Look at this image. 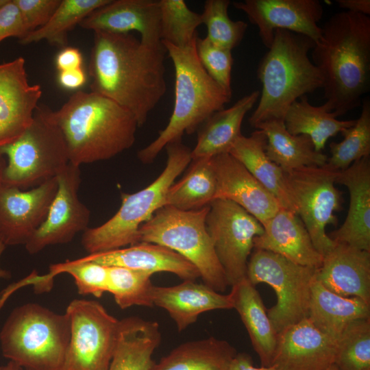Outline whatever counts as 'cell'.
I'll return each mask as SVG.
<instances>
[{
	"mask_svg": "<svg viewBox=\"0 0 370 370\" xmlns=\"http://www.w3.org/2000/svg\"><path fill=\"white\" fill-rule=\"evenodd\" d=\"M166 52L162 44L151 46L130 34L94 32L91 92L129 110L142 126L166 90Z\"/></svg>",
	"mask_w": 370,
	"mask_h": 370,
	"instance_id": "cell-1",
	"label": "cell"
},
{
	"mask_svg": "<svg viewBox=\"0 0 370 370\" xmlns=\"http://www.w3.org/2000/svg\"><path fill=\"white\" fill-rule=\"evenodd\" d=\"M311 52L323 77L325 110L338 117L360 106L369 88L370 17L348 11L333 14Z\"/></svg>",
	"mask_w": 370,
	"mask_h": 370,
	"instance_id": "cell-2",
	"label": "cell"
},
{
	"mask_svg": "<svg viewBox=\"0 0 370 370\" xmlns=\"http://www.w3.org/2000/svg\"><path fill=\"white\" fill-rule=\"evenodd\" d=\"M51 115L77 166L110 159L130 149L138 127L135 116L97 93L77 91Z\"/></svg>",
	"mask_w": 370,
	"mask_h": 370,
	"instance_id": "cell-3",
	"label": "cell"
},
{
	"mask_svg": "<svg viewBox=\"0 0 370 370\" xmlns=\"http://www.w3.org/2000/svg\"><path fill=\"white\" fill-rule=\"evenodd\" d=\"M314 44L306 36L275 30L273 42L258 66L262 92L249 119L251 126L255 128L269 120L283 121L293 103L322 88L321 73L309 58Z\"/></svg>",
	"mask_w": 370,
	"mask_h": 370,
	"instance_id": "cell-4",
	"label": "cell"
},
{
	"mask_svg": "<svg viewBox=\"0 0 370 370\" xmlns=\"http://www.w3.org/2000/svg\"><path fill=\"white\" fill-rule=\"evenodd\" d=\"M162 44L175 71L174 106L164 129L138 152V159L144 164L153 162L164 147L181 140L184 133L196 132L209 116L223 109L231 99L201 64L195 43L185 47H177L166 42Z\"/></svg>",
	"mask_w": 370,
	"mask_h": 370,
	"instance_id": "cell-5",
	"label": "cell"
},
{
	"mask_svg": "<svg viewBox=\"0 0 370 370\" xmlns=\"http://www.w3.org/2000/svg\"><path fill=\"white\" fill-rule=\"evenodd\" d=\"M71 335L70 320L36 303L16 307L0 332L3 356L25 370H61Z\"/></svg>",
	"mask_w": 370,
	"mask_h": 370,
	"instance_id": "cell-6",
	"label": "cell"
},
{
	"mask_svg": "<svg viewBox=\"0 0 370 370\" xmlns=\"http://www.w3.org/2000/svg\"><path fill=\"white\" fill-rule=\"evenodd\" d=\"M164 171L146 188L131 194L122 193L116 213L103 224L86 230L82 245L88 254L126 247L139 243V229L165 204L170 186L191 162V150L181 140L166 147Z\"/></svg>",
	"mask_w": 370,
	"mask_h": 370,
	"instance_id": "cell-7",
	"label": "cell"
},
{
	"mask_svg": "<svg viewBox=\"0 0 370 370\" xmlns=\"http://www.w3.org/2000/svg\"><path fill=\"white\" fill-rule=\"evenodd\" d=\"M209 206L182 210L169 206L158 209L139 229V243H150L179 254L198 270L206 286L224 292L229 286L206 227Z\"/></svg>",
	"mask_w": 370,
	"mask_h": 370,
	"instance_id": "cell-8",
	"label": "cell"
},
{
	"mask_svg": "<svg viewBox=\"0 0 370 370\" xmlns=\"http://www.w3.org/2000/svg\"><path fill=\"white\" fill-rule=\"evenodd\" d=\"M7 158L3 184L20 189L56 177L70 162L64 136L47 108H36L26 130L0 148Z\"/></svg>",
	"mask_w": 370,
	"mask_h": 370,
	"instance_id": "cell-9",
	"label": "cell"
},
{
	"mask_svg": "<svg viewBox=\"0 0 370 370\" xmlns=\"http://www.w3.org/2000/svg\"><path fill=\"white\" fill-rule=\"evenodd\" d=\"M316 270L269 251L253 249L247 262V279L254 286L264 283L274 290L277 303L267 310L278 334L308 317Z\"/></svg>",
	"mask_w": 370,
	"mask_h": 370,
	"instance_id": "cell-10",
	"label": "cell"
},
{
	"mask_svg": "<svg viewBox=\"0 0 370 370\" xmlns=\"http://www.w3.org/2000/svg\"><path fill=\"white\" fill-rule=\"evenodd\" d=\"M65 312L70 320L71 335L61 370H108L120 320L94 300L75 299Z\"/></svg>",
	"mask_w": 370,
	"mask_h": 370,
	"instance_id": "cell-11",
	"label": "cell"
},
{
	"mask_svg": "<svg viewBox=\"0 0 370 370\" xmlns=\"http://www.w3.org/2000/svg\"><path fill=\"white\" fill-rule=\"evenodd\" d=\"M335 171L308 166L284 173L286 185L295 208L317 251L323 256L335 243L325 232L336 225L334 212L341 209L342 193L335 186Z\"/></svg>",
	"mask_w": 370,
	"mask_h": 370,
	"instance_id": "cell-12",
	"label": "cell"
},
{
	"mask_svg": "<svg viewBox=\"0 0 370 370\" xmlns=\"http://www.w3.org/2000/svg\"><path fill=\"white\" fill-rule=\"evenodd\" d=\"M206 227L229 286L246 278L254 239L263 232L260 222L236 204L215 199L209 205Z\"/></svg>",
	"mask_w": 370,
	"mask_h": 370,
	"instance_id": "cell-13",
	"label": "cell"
},
{
	"mask_svg": "<svg viewBox=\"0 0 370 370\" xmlns=\"http://www.w3.org/2000/svg\"><path fill=\"white\" fill-rule=\"evenodd\" d=\"M58 189L47 215L25 245L30 254L49 245L64 244L88 229L90 212L79 200V166L69 164L56 176Z\"/></svg>",
	"mask_w": 370,
	"mask_h": 370,
	"instance_id": "cell-14",
	"label": "cell"
},
{
	"mask_svg": "<svg viewBox=\"0 0 370 370\" xmlns=\"http://www.w3.org/2000/svg\"><path fill=\"white\" fill-rule=\"evenodd\" d=\"M233 5L258 28L261 41L268 49L277 29L304 35L314 42L321 35L318 23L323 8L319 0H245Z\"/></svg>",
	"mask_w": 370,
	"mask_h": 370,
	"instance_id": "cell-15",
	"label": "cell"
},
{
	"mask_svg": "<svg viewBox=\"0 0 370 370\" xmlns=\"http://www.w3.org/2000/svg\"><path fill=\"white\" fill-rule=\"evenodd\" d=\"M58 189L56 177L25 190L0 187V240L7 245H24L45 221Z\"/></svg>",
	"mask_w": 370,
	"mask_h": 370,
	"instance_id": "cell-16",
	"label": "cell"
},
{
	"mask_svg": "<svg viewBox=\"0 0 370 370\" xmlns=\"http://www.w3.org/2000/svg\"><path fill=\"white\" fill-rule=\"evenodd\" d=\"M41 95L40 86L27 80L23 58L0 64V148L29 126Z\"/></svg>",
	"mask_w": 370,
	"mask_h": 370,
	"instance_id": "cell-17",
	"label": "cell"
},
{
	"mask_svg": "<svg viewBox=\"0 0 370 370\" xmlns=\"http://www.w3.org/2000/svg\"><path fill=\"white\" fill-rule=\"evenodd\" d=\"M337 345L308 317L278 334L271 366L279 370H325L334 363Z\"/></svg>",
	"mask_w": 370,
	"mask_h": 370,
	"instance_id": "cell-18",
	"label": "cell"
},
{
	"mask_svg": "<svg viewBox=\"0 0 370 370\" xmlns=\"http://www.w3.org/2000/svg\"><path fill=\"white\" fill-rule=\"evenodd\" d=\"M79 25L93 32L116 34L137 32L142 42L162 45L160 10L156 0H110L84 18Z\"/></svg>",
	"mask_w": 370,
	"mask_h": 370,
	"instance_id": "cell-19",
	"label": "cell"
},
{
	"mask_svg": "<svg viewBox=\"0 0 370 370\" xmlns=\"http://www.w3.org/2000/svg\"><path fill=\"white\" fill-rule=\"evenodd\" d=\"M212 162L217 178L215 199L236 204L262 225L281 208L276 198L230 153L214 156Z\"/></svg>",
	"mask_w": 370,
	"mask_h": 370,
	"instance_id": "cell-20",
	"label": "cell"
},
{
	"mask_svg": "<svg viewBox=\"0 0 370 370\" xmlns=\"http://www.w3.org/2000/svg\"><path fill=\"white\" fill-rule=\"evenodd\" d=\"M336 183L347 187L349 205L341 226L328 236L336 243L370 251V158L336 172Z\"/></svg>",
	"mask_w": 370,
	"mask_h": 370,
	"instance_id": "cell-21",
	"label": "cell"
},
{
	"mask_svg": "<svg viewBox=\"0 0 370 370\" xmlns=\"http://www.w3.org/2000/svg\"><path fill=\"white\" fill-rule=\"evenodd\" d=\"M314 277L337 295L358 297L370 304V251L335 243Z\"/></svg>",
	"mask_w": 370,
	"mask_h": 370,
	"instance_id": "cell-22",
	"label": "cell"
},
{
	"mask_svg": "<svg viewBox=\"0 0 370 370\" xmlns=\"http://www.w3.org/2000/svg\"><path fill=\"white\" fill-rule=\"evenodd\" d=\"M262 226V234L254 239V249L275 253L303 266L320 267L323 256L295 211L280 208Z\"/></svg>",
	"mask_w": 370,
	"mask_h": 370,
	"instance_id": "cell-23",
	"label": "cell"
},
{
	"mask_svg": "<svg viewBox=\"0 0 370 370\" xmlns=\"http://www.w3.org/2000/svg\"><path fill=\"white\" fill-rule=\"evenodd\" d=\"M153 306L164 309L179 332L197 321L199 314L214 310L233 308L230 293L221 294L204 284L184 280L171 286H154Z\"/></svg>",
	"mask_w": 370,
	"mask_h": 370,
	"instance_id": "cell-24",
	"label": "cell"
},
{
	"mask_svg": "<svg viewBox=\"0 0 370 370\" xmlns=\"http://www.w3.org/2000/svg\"><path fill=\"white\" fill-rule=\"evenodd\" d=\"M82 258L106 266L140 270L151 275L157 272H169L183 281H195L200 278L197 268L186 258L167 247L154 243L140 242Z\"/></svg>",
	"mask_w": 370,
	"mask_h": 370,
	"instance_id": "cell-25",
	"label": "cell"
},
{
	"mask_svg": "<svg viewBox=\"0 0 370 370\" xmlns=\"http://www.w3.org/2000/svg\"><path fill=\"white\" fill-rule=\"evenodd\" d=\"M161 341L159 323L136 316L119 321L117 340L108 370H151Z\"/></svg>",
	"mask_w": 370,
	"mask_h": 370,
	"instance_id": "cell-26",
	"label": "cell"
},
{
	"mask_svg": "<svg viewBox=\"0 0 370 370\" xmlns=\"http://www.w3.org/2000/svg\"><path fill=\"white\" fill-rule=\"evenodd\" d=\"M260 95V91L255 90L231 107L209 116L198 129L197 143L191 150L192 159L212 158L229 153L242 135L241 125L245 114L256 104Z\"/></svg>",
	"mask_w": 370,
	"mask_h": 370,
	"instance_id": "cell-27",
	"label": "cell"
},
{
	"mask_svg": "<svg viewBox=\"0 0 370 370\" xmlns=\"http://www.w3.org/2000/svg\"><path fill=\"white\" fill-rule=\"evenodd\" d=\"M233 308L236 309L259 356L261 367L271 366L278 334L267 314L260 293L246 278L232 286Z\"/></svg>",
	"mask_w": 370,
	"mask_h": 370,
	"instance_id": "cell-28",
	"label": "cell"
},
{
	"mask_svg": "<svg viewBox=\"0 0 370 370\" xmlns=\"http://www.w3.org/2000/svg\"><path fill=\"white\" fill-rule=\"evenodd\" d=\"M308 318L319 330L338 343L352 322L370 318V304L358 297L337 295L314 277L311 284Z\"/></svg>",
	"mask_w": 370,
	"mask_h": 370,
	"instance_id": "cell-29",
	"label": "cell"
},
{
	"mask_svg": "<svg viewBox=\"0 0 370 370\" xmlns=\"http://www.w3.org/2000/svg\"><path fill=\"white\" fill-rule=\"evenodd\" d=\"M266 136L265 152L269 158L284 173L308 166H323L328 156L317 151L311 138L306 135H293L282 120H269L255 127Z\"/></svg>",
	"mask_w": 370,
	"mask_h": 370,
	"instance_id": "cell-30",
	"label": "cell"
},
{
	"mask_svg": "<svg viewBox=\"0 0 370 370\" xmlns=\"http://www.w3.org/2000/svg\"><path fill=\"white\" fill-rule=\"evenodd\" d=\"M266 143L263 132L256 130L249 136L242 134L236 140L229 153L242 163L276 198L281 208L295 212L286 185L284 172L266 154Z\"/></svg>",
	"mask_w": 370,
	"mask_h": 370,
	"instance_id": "cell-31",
	"label": "cell"
},
{
	"mask_svg": "<svg viewBox=\"0 0 370 370\" xmlns=\"http://www.w3.org/2000/svg\"><path fill=\"white\" fill-rule=\"evenodd\" d=\"M237 353L227 341L210 336L180 344L151 370H228Z\"/></svg>",
	"mask_w": 370,
	"mask_h": 370,
	"instance_id": "cell-32",
	"label": "cell"
},
{
	"mask_svg": "<svg viewBox=\"0 0 370 370\" xmlns=\"http://www.w3.org/2000/svg\"><path fill=\"white\" fill-rule=\"evenodd\" d=\"M333 112H328L323 105L310 103L307 95L302 96L287 110L283 121L293 135L309 136L317 151H322L327 140L352 126L356 120H339Z\"/></svg>",
	"mask_w": 370,
	"mask_h": 370,
	"instance_id": "cell-33",
	"label": "cell"
},
{
	"mask_svg": "<svg viewBox=\"0 0 370 370\" xmlns=\"http://www.w3.org/2000/svg\"><path fill=\"white\" fill-rule=\"evenodd\" d=\"M184 175L169 188L164 206L199 210L215 199L217 178L212 158L192 159Z\"/></svg>",
	"mask_w": 370,
	"mask_h": 370,
	"instance_id": "cell-34",
	"label": "cell"
},
{
	"mask_svg": "<svg viewBox=\"0 0 370 370\" xmlns=\"http://www.w3.org/2000/svg\"><path fill=\"white\" fill-rule=\"evenodd\" d=\"M110 0H60L58 8L40 28L27 33L19 42L23 45L47 40L51 45L65 47L68 32L84 18Z\"/></svg>",
	"mask_w": 370,
	"mask_h": 370,
	"instance_id": "cell-35",
	"label": "cell"
},
{
	"mask_svg": "<svg viewBox=\"0 0 370 370\" xmlns=\"http://www.w3.org/2000/svg\"><path fill=\"white\" fill-rule=\"evenodd\" d=\"M362 110L354 124L341 132L343 139L330 144V157L325 166L335 171L347 169L354 162L370 155V101H362Z\"/></svg>",
	"mask_w": 370,
	"mask_h": 370,
	"instance_id": "cell-36",
	"label": "cell"
},
{
	"mask_svg": "<svg viewBox=\"0 0 370 370\" xmlns=\"http://www.w3.org/2000/svg\"><path fill=\"white\" fill-rule=\"evenodd\" d=\"M108 267V292L113 295L120 308L154 306L152 300L154 285L151 281V273L123 267Z\"/></svg>",
	"mask_w": 370,
	"mask_h": 370,
	"instance_id": "cell-37",
	"label": "cell"
},
{
	"mask_svg": "<svg viewBox=\"0 0 370 370\" xmlns=\"http://www.w3.org/2000/svg\"><path fill=\"white\" fill-rule=\"evenodd\" d=\"M160 10V36L177 47L195 43L201 14L191 10L183 0H158Z\"/></svg>",
	"mask_w": 370,
	"mask_h": 370,
	"instance_id": "cell-38",
	"label": "cell"
},
{
	"mask_svg": "<svg viewBox=\"0 0 370 370\" xmlns=\"http://www.w3.org/2000/svg\"><path fill=\"white\" fill-rule=\"evenodd\" d=\"M338 370H370V318L352 322L338 341Z\"/></svg>",
	"mask_w": 370,
	"mask_h": 370,
	"instance_id": "cell-39",
	"label": "cell"
},
{
	"mask_svg": "<svg viewBox=\"0 0 370 370\" xmlns=\"http://www.w3.org/2000/svg\"><path fill=\"white\" fill-rule=\"evenodd\" d=\"M230 3L229 0H207L201 16L207 29L206 38L214 45L232 51L242 41L247 24L229 17Z\"/></svg>",
	"mask_w": 370,
	"mask_h": 370,
	"instance_id": "cell-40",
	"label": "cell"
},
{
	"mask_svg": "<svg viewBox=\"0 0 370 370\" xmlns=\"http://www.w3.org/2000/svg\"><path fill=\"white\" fill-rule=\"evenodd\" d=\"M60 273H68L73 277L77 292L82 295H92L99 298L108 292V266L80 258L51 264L46 275L53 280Z\"/></svg>",
	"mask_w": 370,
	"mask_h": 370,
	"instance_id": "cell-41",
	"label": "cell"
},
{
	"mask_svg": "<svg viewBox=\"0 0 370 370\" xmlns=\"http://www.w3.org/2000/svg\"><path fill=\"white\" fill-rule=\"evenodd\" d=\"M195 49L198 59L209 76L232 97V51L217 46L206 37H197Z\"/></svg>",
	"mask_w": 370,
	"mask_h": 370,
	"instance_id": "cell-42",
	"label": "cell"
},
{
	"mask_svg": "<svg viewBox=\"0 0 370 370\" xmlns=\"http://www.w3.org/2000/svg\"><path fill=\"white\" fill-rule=\"evenodd\" d=\"M27 33L41 27L49 20L60 0H14Z\"/></svg>",
	"mask_w": 370,
	"mask_h": 370,
	"instance_id": "cell-43",
	"label": "cell"
},
{
	"mask_svg": "<svg viewBox=\"0 0 370 370\" xmlns=\"http://www.w3.org/2000/svg\"><path fill=\"white\" fill-rule=\"evenodd\" d=\"M27 32L14 0H6L0 6V42L8 37L22 39Z\"/></svg>",
	"mask_w": 370,
	"mask_h": 370,
	"instance_id": "cell-44",
	"label": "cell"
},
{
	"mask_svg": "<svg viewBox=\"0 0 370 370\" xmlns=\"http://www.w3.org/2000/svg\"><path fill=\"white\" fill-rule=\"evenodd\" d=\"M56 64L59 72L82 68V53L75 47H65L57 55Z\"/></svg>",
	"mask_w": 370,
	"mask_h": 370,
	"instance_id": "cell-45",
	"label": "cell"
},
{
	"mask_svg": "<svg viewBox=\"0 0 370 370\" xmlns=\"http://www.w3.org/2000/svg\"><path fill=\"white\" fill-rule=\"evenodd\" d=\"M58 83L64 88L77 90L86 82V75L82 68L60 71Z\"/></svg>",
	"mask_w": 370,
	"mask_h": 370,
	"instance_id": "cell-46",
	"label": "cell"
},
{
	"mask_svg": "<svg viewBox=\"0 0 370 370\" xmlns=\"http://www.w3.org/2000/svg\"><path fill=\"white\" fill-rule=\"evenodd\" d=\"M228 370H279L274 366L256 367L251 356L247 353H237L233 358Z\"/></svg>",
	"mask_w": 370,
	"mask_h": 370,
	"instance_id": "cell-47",
	"label": "cell"
},
{
	"mask_svg": "<svg viewBox=\"0 0 370 370\" xmlns=\"http://www.w3.org/2000/svg\"><path fill=\"white\" fill-rule=\"evenodd\" d=\"M336 3L346 11L369 16L370 14L369 0H337Z\"/></svg>",
	"mask_w": 370,
	"mask_h": 370,
	"instance_id": "cell-48",
	"label": "cell"
},
{
	"mask_svg": "<svg viewBox=\"0 0 370 370\" xmlns=\"http://www.w3.org/2000/svg\"><path fill=\"white\" fill-rule=\"evenodd\" d=\"M6 245L0 240V257L5 249ZM10 277V273L0 267V278L7 279Z\"/></svg>",
	"mask_w": 370,
	"mask_h": 370,
	"instance_id": "cell-49",
	"label": "cell"
},
{
	"mask_svg": "<svg viewBox=\"0 0 370 370\" xmlns=\"http://www.w3.org/2000/svg\"><path fill=\"white\" fill-rule=\"evenodd\" d=\"M0 370H24V369L16 363L12 361H9L6 365H1Z\"/></svg>",
	"mask_w": 370,
	"mask_h": 370,
	"instance_id": "cell-50",
	"label": "cell"
},
{
	"mask_svg": "<svg viewBox=\"0 0 370 370\" xmlns=\"http://www.w3.org/2000/svg\"><path fill=\"white\" fill-rule=\"evenodd\" d=\"M5 166H6V160L4 158V156L1 153H0V187L3 184V175H4Z\"/></svg>",
	"mask_w": 370,
	"mask_h": 370,
	"instance_id": "cell-51",
	"label": "cell"
},
{
	"mask_svg": "<svg viewBox=\"0 0 370 370\" xmlns=\"http://www.w3.org/2000/svg\"><path fill=\"white\" fill-rule=\"evenodd\" d=\"M325 370H338V369L334 364H333L330 365L329 367H328Z\"/></svg>",
	"mask_w": 370,
	"mask_h": 370,
	"instance_id": "cell-52",
	"label": "cell"
},
{
	"mask_svg": "<svg viewBox=\"0 0 370 370\" xmlns=\"http://www.w3.org/2000/svg\"><path fill=\"white\" fill-rule=\"evenodd\" d=\"M6 0H0V6H1L5 2Z\"/></svg>",
	"mask_w": 370,
	"mask_h": 370,
	"instance_id": "cell-53",
	"label": "cell"
}]
</instances>
